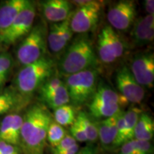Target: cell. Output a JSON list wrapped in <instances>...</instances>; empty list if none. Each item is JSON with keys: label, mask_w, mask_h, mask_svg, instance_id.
<instances>
[{"label": "cell", "mask_w": 154, "mask_h": 154, "mask_svg": "<svg viewBox=\"0 0 154 154\" xmlns=\"http://www.w3.org/2000/svg\"><path fill=\"white\" fill-rule=\"evenodd\" d=\"M40 99L47 106L55 110L61 106L68 104L70 102L68 92L64 84L54 91L40 96Z\"/></svg>", "instance_id": "cell-20"}, {"label": "cell", "mask_w": 154, "mask_h": 154, "mask_svg": "<svg viewBox=\"0 0 154 154\" xmlns=\"http://www.w3.org/2000/svg\"><path fill=\"white\" fill-rule=\"evenodd\" d=\"M90 116L94 119H108L114 116L121 111L118 104L107 105L89 103L88 106Z\"/></svg>", "instance_id": "cell-21"}, {"label": "cell", "mask_w": 154, "mask_h": 154, "mask_svg": "<svg viewBox=\"0 0 154 154\" xmlns=\"http://www.w3.org/2000/svg\"><path fill=\"white\" fill-rule=\"evenodd\" d=\"M65 77L63 84L73 106H79L90 101L98 85L97 69H89Z\"/></svg>", "instance_id": "cell-5"}, {"label": "cell", "mask_w": 154, "mask_h": 154, "mask_svg": "<svg viewBox=\"0 0 154 154\" xmlns=\"http://www.w3.org/2000/svg\"><path fill=\"white\" fill-rule=\"evenodd\" d=\"M14 113L7 114L0 123V140L9 143Z\"/></svg>", "instance_id": "cell-29"}, {"label": "cell", "mask_w": 154, "mask_h": 154, "mask_svg": "<svg viewBox=\"0 0 154 154\" xmlns=\"http://www.w3.org/2000/svg\"><path fill=\"white\" fill-rule=\"evenodd\" d=\"M119 154H140L133 146L131 140H128L121 146Z\"/></svg>", "instance_id": "cell-36"}, {"label": "cell", "mask_w": 154, "mask_h": 154, "mask_svg": "<svg viewBox=\"0 0 154 154\" xmlns=\"http://www.w3.org/2000/svg\"><path fill=\"white\" fill-rule=\"evenodd\" d=\"M102 10V3L91 1L83 7L73 11L70 17V27L73 33L87 34L94 29L99 21Z\"/></svg>", "instance_id": "cell-7"}, {"label": "cell", "mask_w": 154, "mask_h": 154, "mask_svg": "<svg viewBox=\"0 0 154 154\" xmlns=\"http://www.w3.org/2000/svg\"><path fill=\"white\" fill-rule=\"evenodd\" d=\"M130 38L133 46L141 47L152 43L154 38V15L136 19L131 26Z\"/></svg>", "instance_id": "cell-12"}, {"label": "cell", "mask_w": 154, "mask_h": 154, "mask_svg": "<svg viewBox=\"0 0 154 154\" xmlns=\"http://www.w3.org/2000/svg\"><path fill=\"white\" fill-rule=\"evenodd\" d=\"M133 146L140 154H152L153 153V146L149 141L140 140L136 139L131 140Z\"/></svg>", "instance_id": "cell-33"}, {"label": "cell", "mask_w": 154, "mask_h": 154, "mask_svg": "<svg viewBox=\"0 0 154 154\" xmlns=\"http://www.w3.org/2000/svg\"><path fill=\"white\" fill-rule=\"evenodd\" d=\"M126 142V128L124 122V112L121 111L117 118V136L113 147H119Z\"/></svg>", "instance_id": "cell-31"}, {"label": "cell", "mask_w": 154, "mask_h": 154, "mask_svg": "<svg viewBox=\"0 0 154 154\" xmlns=\"http://www.w3.org/2000/svg\"><path fill=\"white\" fill-rule=\"evenodd\" d=\"M70 17L62 22L51 24L48 29L47 48L53 54H62L72 41L74 33L70 27Z\"/></svg>", "instance_id": "cell-11"}, {"label": "cell", "mask_w": 154, "mask_h": 154, "mask_svg": "<svg viewBox=\"0 0 154 154\" xmlns=\"http://www.w3.org/2000/svg\"><path fill=\"white\" fill-rule=\"evenodd\" d=\"M39 9L46 20L51 24L66 20L72 13V5L66 0H46L39 2Z\"/></svg>", "instance_id": "cell-13"}, {"label": "cell", "mask_w": 154, "mask_h": 154, "mask_svg": "<svg viewBox=\"0 0 154 154\" xmlns=\"http://www.w3.org/2000/svg\"><path fill=\"white\" fill-rule=\"evenodd\" d=\"M48 28L44 21L34 25L17 47V61L22 66L35 62L47 54Z\"/></svg>", "instance_id": "cell-4"}, {"label": "cell", "mask_w": 154, "mask_h": 154, "mask_svg": "<svg viewBox=\"0 0 154 154\" xmlns=\"http://www.w3.org/2000/svg\"><path fill=\"white\" fill-rule=\"evenodd\" d=\"M36 17V5L30 2L9 27L0 35V47L7 49L24 38L32 30Z\"/></svg>", "instance_id": "cell-6"}, {"label": "cell", "mask_w": 154, "mask_h": 154, "mask_svg": "<svg viewBox=\"0 0 154 154\" xmlns=\"http://www.w3.org/2000/svg\"><path fill=\"white\" fill-rule=\"evenodd\" d=\"M63 84V82L61 79L57 76H51L47 82H45L42 84V86L38 88V94L39 97L46 94H48L51 92L56 91L61 85Z\"/></svg>", "instance_id": "cell-30"}, {"label": "cell", "mask_w": 154, "mask_h": 154, "mask_svg": "<svg viewBox=\"0 0 154 154\" xmlns=\"http://www.w3.org/2000/svg\"><path fill=\"white\" fill-rule=\"evenodd\" d=\"M76 140L71 135L66 134V136L61 140L60 143L52 149V153H58V152L62 151L63 150L68 149L72 146L76 145Z\"/></svg>", "instance_id": "cell-34"}, {"label": "cell", "mask_w": 154, "mask_h": 154, "mask_svg": "<svg viewBox=\"0 0 154 154\" xmlns=\"http://www.w3.org/2000/svg\"><path fill=\"white\" fill-rule=\"evenodd\" d=\"M22 126V116L19 114L14 113L13 119L12 126L9 138V144L13 146H17L20 143L21 129Z\"/></svg>", "instance_id": "cell-28"}, {"label": "cell", "mask_w": 154, "mask_h": 154, "mask_svg": "<svg viewBox=\"0 0 154 154\" xmlns=\"http://www.w3.org/2000/svg\"><path fill=\"white\" fill-rule=\"evenodd\" d=\"M154 122L149 114L142 113L139 116L134 130V139L149 141L153 137Z\"/></svg>", "instance_id": "cell-17"}, {"label": "cell", "mask_w": 154, "mask_h": 154, "mask_svg": "<svg viewBox=\"0 0 154 154\" xmlns=\"http://www.w3.org/2000/svg\"><path fill=\"white\" fill-rule=\"evenodd\" d=\"M24 99L15 89L0 91V116L19 106Z\"/></svg>", "instance_id": "cell-19"}, {"label": "cell", "mask_w": 154, "mask_h": 154, "mask_svg": "<svg viewBox=\"0 0 154 154\" xmlns=\"http://www.w3.org/2000/svg\"><path fill=\"white\" fill-rule=\"evenodd\" d=\"M136 3L131 0H121L111 6L107 12L108 22L113 29L126 31L131 28L136 20Z\"/></svg>", "instance_id": "cell-8"}, {"label": "cell", "mask_w": 154, "mask_h": 154, "mask_svg": "<svg viewBox=\"0 0 154 154\" xmlns=\"http://www.w3.org/2000/svg\"><path fill=\"white\" fill-rule=\"evenodd\" d=\"M97 55L86 34H78L71 41L57 62V69L63 76L96 69Z\"/></svg>", "instance_id": "cell-2"}, {"label": "cell", "mask_w": 154, "mask_h": 154, "mask_svg": "<svg viewBox=\"0 0 154 154\" xmlns=\"http://www.w3.org/2000/svg\"><path fill=\"white\" fill-rule=\"evenodd\" d=\"M144 9L148 14L153 15L154 14V1L153 0H146L143 2Z\"/></svg>", "instance_id": "cell-37"}, {"label": "cell", "mask_w": 154, "mask_h": 154, "mask_svg": "<svg viewBox=\"0 0 154 154\" xmlns=\"http://www.w3.org/2000/svg\"><path fill=\"white\" fill-rule=\"evenodd\" d=\"M96 51L98 59H99L102 63L110 64L117 60L108 36L106 26H104L101 29V32L98 35Z\"/></svg>", "instance_id": "cell-16"}, {"label": "cell", "mask_w": 154, "mask_h": 154, "mask_svg": "<svg viewBox=\"0 0 154 154\" xmlns=\"http://www.w3.org/2000/svg\"><path fill=\"white\" fill-rule=\"evenodd\" d=\"M51 115L40 103L30 106L22 116L20 142L26 154H44Z\"/></svg>", "instance_id": "cell-1"}, {"label": "cell", "mask_w": 154, "mask_h": 154, "mask_svg": "<svg viewBox=\"0 0 154 154\" xmlns=\"http://www.w3.org/2000/svg\"><path fill=\"white\" fill-rule=\"evenodd\" d=\"M79 151V146L78 143L76 145L72 146L68 149L63 150L62 151L58 152V153H52L53 154H76L78 151Z\"/></svg>", "instance_id": "cell-38"}, {"label": "cell", "mask_w": 154, "mask_h": 154, "mask_svg": "<svg viewBox=\"0 0 154 154\" xmlns=\"http://www.w3.org/2000/svg\"><path fill=\"white\" fill-rule=\"evenodd\" d=\"M133 76L143 88H153L154 55L152 52L140 53L133 58L129 69Z\"/></svg>", "instance_id": "cell-10"}, {"label": "cell", "mask_w": 154, "mask_h": 154, "mask_svg": "<svg viewBox=\"0 0 154 154\" xmlns=\"http://www.w3.org/2000/svg\"><path fill=\"white\" fill-rule=\"evenodd\" d=\"M141 111L136 107H133L128 109L127 112H124V122L126 128V142L134 139V130L137 124L138 119Z\"/></svg>", "instance_id": "cell-25"}, {"label": "cell", "mask_w": 154, "mask_h": 154, "mask_svg": "<svg viewBox=\"0 0 154 154\" xmlns=\"http://www.w3.org/2000/svg\"><path fill=\"white\" fill-rule=\"evenodd\" d=\"M54 111L55 122L61 126H71L76 121V111L72 105H69L68 103L61 106Z\"/></svg>", "instance_id": "cell-23"}, {"label": "cell", "mask_w": 154, "mask_h": 154, "mask_svg": "<svg viewBox=\"0 0 154 154\" xmlns=\"http://www.w3.org/2000/svg\"><path fill=\"white\" fill-rule=\"evenodd\" d=\"M14 66V59L7 51L0 53V91L10 76Z\"/></svg>", "instance_id": "cell-24"}, {"label": "cell", "mask_w": 154, "mask_h": 154, "mask_svg": "<svg viewBox=\"0 0 154 154\" xmlns=\"http://www.w3.org/2000/svg\"><path fill=\"white\" fill-rule=\"evenodd\" d=\"M118 93L105 83L101 82V84H98L96 91L90 99L89 103L114 105L118 104Z\"/></svg>", "instance_id": "cell-18"}, {"label": "cell", "mask_w": 154, "mask_h": 154, "mask_svg": "<svg viewBox=\"0 0 154 154\" xmlns=\"http://www.w3.org/2000/svg\"><path fill=\"white\" fill-rule=\"evenodd\" d=\"M115 82L119 94L124 96L129 103H140L145 96V90L131 73L129 68L123 66L118 69L115 76Z\"/></svg>", "instance_id": "cell-9"}, {"label": "cell", "mask_w": 154, "mask_h": 154, "mask_svg": "<svg viewBox=\"0 0 154 154\" xmlns=\"http://www.w3.org/2000/svg\"><path fill=\"white\" fill-rule=\"evenodd\" d=\"M119 113L114 116L103 119L96 124L98 138H99L103 147H113L114 146L117 136V118Z\"/></svg>", "instance_id": "cell-15"}, {"label": "cell", "mask_w": 154, "mask_h": 154, "mask_svg": "<svg viewBox=\"0 0 154 154\" xmlns=\"http://www.w3.org/2000/svg\"><path fill=\"white\" fill-rule=\"evenodd\" d=\"M66 136V131L63 126L58 124L55 121L50 123L47 134V140L49 141L51 147L55 148Z\"/></svg>", "instance_id": "cell-26"}, {"label": "cell", "mask_w": 154, "mask_h": 154, "mask_svg": "<svg viewBox=\"0 0 154 154\" xmlns=\"http://www.w3.org/2000/svg\"><path fill=\"white\" fill-rule=\"evenodd\" d=\"M107 34L109 36V41L111 42V46H112L113 53L116 58L117 59L124 55L125 51V46L123 40L121 39L119 34L115 32L114 29L110 26H107Z\"/></svg>", "instance_id": "cell-27"}, {"label": "cell", "mask_w": 154, "mask_h": 154, "mask_svg": "<svg viewBox=\"0 0 154 154\" xmlns=\"http://www.w3.org/2000/svg\"><path fill=\"white\" fill-rule=\"evenodd\" d=\"M18 153H19V149L16 146H13L2 140H0V154Z\"/></svg>", "instance_id": "cell-35"}, {"label": "cell", "mask_w": 154, "mask_h": 154, "mask_svg": "<svg viewBox=\"0 0 154 154\" xmlns=\"http://www.w3.org/2000/svg\"><path fill=\"white\" fill-rule=\"evenodd\" d=\"M30 2L29 0H6L0 3V35L9 27Z\"/></svg>", "instance_id": "cell-14"}, {"label": "cell", "mask_w": 154, "mask_h": 154, "mask_svg": "<svg viewBox=\"0 0 154 154\" xmlns=\"http://www.w3.org/2000/svg\"><path fill=\"white\" fill-rule=\"evenodd\" d=\"M70 132L71 134H72L71 136L76 140V142L79 141L83 143V142L88 141L85 133H84L82 126H81L76 119L74 121V124L70 127Z\"/></svg>", "instance_id": "cell-32"}, {"label": "cell", "mask_w": 154, "mask_h": 154, "mask_svg": "<svg viewBox=\"0 0 154 154\" xmlns=\"http://www.w3.org/2000/svg\"><path fill=\"white\" fill-rule=\"evenodd\" d=\"M95 149L91 147H85L84 149L78 151L76 154H95Z\"/></svg>", "instance_id": "cell-39"}, {"label": "cell", "mask_w": 154, "mask_h": 154, "mask_svg": "<svg viewBox=\"0 0 154 154\" xmlns=\"http://www.w3.org/2000/svg\"><path fill=\"white\" fill-rule=\"evenodd\" d=\"M19 153H6V154H19Z\"/></svg>", "instance_id": "cell-40"}, {"label": "cell", "mask_w": 154, "mask_h": 154, "mask_svg": "<svg viewBox=\"0 0 154 154\" xmlns=\"http://www.w3.org/2000/svg\"><path fill=\"white\" fill-rule=\"evenodd\" d=\"M56 69V61L46 54L35 62L22 67L15 79V90L24 99L33 95L53 76Z\"/></svg>", "instance_id": "cell-3"}, {"label": "cell", "mask_w": 154, "mask_h": 154, "mask_svg": "<svg viewBox=\"0 0 154 154\" xmlns=\"http://www.w3.org/2000/svg\"><path fill=\"white\" fill-rule=\"evenodd\" d=\"M76 120L82 126L88 141L96 142L98 140V128L96 123L92 120L90 116L84 111H81L76 116Z\"/></svg>", "instance_id": "cell-22"}]
</instances>
